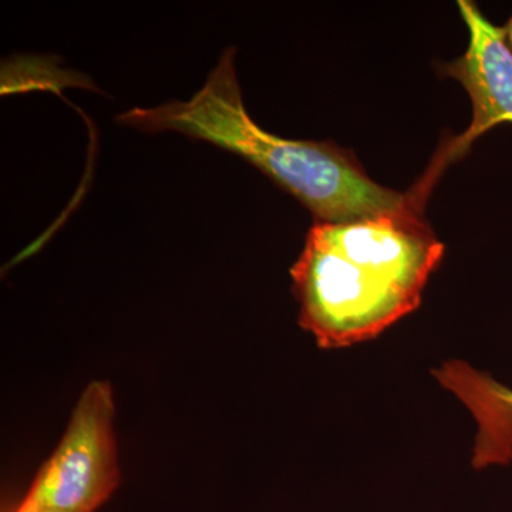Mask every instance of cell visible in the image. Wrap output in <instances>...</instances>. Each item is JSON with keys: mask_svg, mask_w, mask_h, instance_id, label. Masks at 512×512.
I'll return each mask as SVG.
<instances>
[{"mask_svg": "<svg viewBox=\"0 0 512 512\" xmlns=\"http://www.w3.org/2000/svg\"><path fill=\"white\" fill-rule=\"evenodd\" d=\"M443 256L419 208L315 222L291 268L299 323L326 350L376 339L419 308Z\"/></svg>", "mask_w": 512, "mask_h": 512, "instance_id": "1", "label": "cell"}, {"mask_svg": "<svg viewBox=\"0 0 512 512\" xmlns=\"http://www.w3.org/2000/svg\"><path fill=\"white\" fill-rule=\"evenodd\" d=\"M117 120L146 133L175 131L237 154L291 192L315 222L365 220L419 208L414 192L402 194L377 184L336 144L289 140L259 127L242 101L235 49L225 50L192 99L136 107Z\"/></svg>", "mask_w": 512, "mask_h": 512, "instance_id": "2", "label": "cell"}, {"mask_svg": "<svg viewBox=\"0 0 512 512\" xmlns=\"http://www.w3.org/2000/svg\"><path fill=\"white\" fill-rule=\"evenodd\" d=\"M120 484L110 383L92 382L74 406L59 446L43 464L19 508L96 512Z\"/></svg>", "mask_w": 512, "mask_h": 512, "instance_id": "3", "label": "cell"}, {"mask_svg": "<svg viewBox=\"0 0 512 512\" xmlns=\"http://www.w3.org/2000/svg\"><path fill=\"white\" fill-rule=\"evenodd\" d=\"M468 29L470 42L466 53L446 64L447 76L463 84L473 104V119L466 133L457 137L433 164L429 177L421 181L426 188L441 168L464 156L481 134L498 124L512 123V50L505 39L504 28L485 18L470 0L458 2Z\"/></svg>", "mask_w": 512, "mask_h": 512, "instance_id": "4", "label": "cell"}, {"mask_svg": "<svg viewBox=\"0 0 512 512\" xmlns=\"http://www.w3.org/2000/svg\"><path fill=\"white\" fill-rule=\"evenodd\" d=\"M441 387L453 393L477 423L471 464L476 470L512 463V389L464 360L434 369Z\"/></svg>", "mask_w": 512, "mask_h": 512, "instance_id": "5", "label": "cell"}, {"mask_svg": "<svg viewBox=\"0 0 512 512\" xmlns=\"http://www.w3.org/2000/svg\"><path fill=\"white\" fill-rule=\"evenodd\" d=\"M505 39H507L508 45H510L512 50V16L510 20H508L507 26L504 28Z\"/></svg>", "mask_w": 512, "mask_h": 512, "instance_id": "6", "label": "cell"}, {"mask_svg": "<svg viewBox=\"0 0 512 512\" xmlns=\"http://www.w3.org/2000/svg\"><path fill=\"white\" fill-rule=\"evenodd\" d=\"M13 512H32V511L22 510V508H19V507H18V508H16V510H15V511H13Z\"/></svg>", "mask_w": 512, "mask_h": 512, "instance_id": "7", "label": "cell"}]
</instances>
